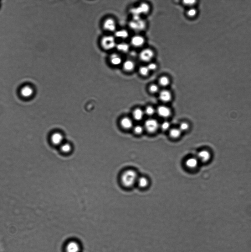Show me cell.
<instances>
[{
	"label": "cell",
	"mask_w": 251,
	"mask_h": 252,
	"mask_svg": "<svg viewBox=\"0 0 251 252\" xmlns=\"http://www.w3.org/2000/svg\"><path fill=\"white\" fill-rule=\"evenodd\" d=\"M170 127V124L168 121H165L163 122L161 125V127L163 131H166L168 130Z\"/></svg>",
	"instance_id": "cell-29"
},
{
	"label": "cell",
	"mask_w": 251,
	"mask_h": 252,
	"mask_svg": "<svg viewBox=\"0 0 251 252\" xmlns=\"http://www.w3.org/2000/svg\"><path fill=\"white\" fill-rule=\"evenodd\" d=\"M157 112L160 116L164 118H167L170 116L171 110L168 107L161 106L158 107L157 110Z\"/></svg>",
	"instance_id": "cell-10"
},
{
	"label": "cell",
	"mask_w": 251,
	"mask_h": 252,
	"mask_svg": "<svg viewBox=\"0 0 251 252\" xmlns=\"http://www.w3.org/2000/svg\"><path fill=\"white\" fill-rule=\"evenodd\" d=\"M159 82L160 85L163 86V87H166L168 86L169 83H170V81L168 77L166 76H163L161 77Z\"/></svg>",
	"instance_id": "cell-24"
},
{
	"label": "cell",
	"mask_w": 251,
	"mask_h": 252,
	"mask_svg": "<svg viewBox=\"0 0 251 252\" xmlns=\"http://www.w3.org/2000/svg\"><path fill=\"white\" fill-rule=\"evenodd\" d=\"M134 131L136 134H141L143 133L144 129L143 127L141 126L138 125L135 127Z\"/></svg>",
	"instance_id": "cell-28"
},
{
	"label": "cell",
	"mask_w": 251,
	"mask_h": 252,
	"mask_svg": "<svg viewBox=\"0 0 251 252\" xmlns=\"http://www.w3.org/2000/svg\"><path fill=\"white\" fill-rule=\"evenodd\" d=\"M154 52L152 50L149 49H145L142 51L140 54V58L143 62H150L153 58Z\"/></svg>",
	"instance_id": "cell-5"
},
{
	"label": "cell",
	"mask_w": 251,
	"mask_h": 252,
	"mask_svg": "<svg viewBox=\"0 0 251 252\" xmlns=\"http://www.w3.org/2000/svg\"><path fill=\"white\" fill-rule=\"evenodd\" d=\"M60 150L62 154H70L72 151V147L69 143L64 142L60 146Z\"/></svg>",
	"instance_id": "cell-14"
},
{
	"label": "cell",
	"mask_w": 251,
	"mask_h": 252,
	"mask_svg": "<svg viewBox=\"0 0 251 252\" xmlns=\"http://www.w3.org/2000/svg\"><path fill=\"white\" fill-rule=\"evenodd\" d=\"M144 115L143 111L140 109H136L133 112V116L136 120L139 121L143 119Z\"/></svg>",
	"instance_id": "cell-20"
},
{
	"label": "cell",
	"mask_w": 251,
	"mask_h": 252,
	"mask_svg": "<svg viewBox=\"0 0 251 252\" xmlns=\"http://www.w3.org/2000/svg\"><path fill=\"white\" fill-rule=\"evenodd\" d=\"M110 63L114 66H118L120 65L122 62V58L119 54L114 53L110 56Z\"/></svg>",
	"instance_id": "cell-16"
},
{
	"label": "cell",
	"mask_w": 251,
	"mask_h": 252,
	"mask_svg": "<svg viewBox=\"0 0 251 252\" xmlns=\"http://www.w3.org/2000/svg\"><path fill=\"white\" fill-rule=\"evenodd\" d=\"M137 8L140 13H147L149 11L150 9L149 6L146 3H141L139 7Z\"/></svg>",
	"instance_id": "cell-23"
},
{
	"label": "cell",
	"mask_w": 251,
	"mask_h": 252,
	"mask_svg": "<svg viewBox=\"0 0 251 252\" xmlns=\"http://www.w3.org/2000/svg\"><path fill=\"white\" fill-rule=\"evenodd\" d=\"M196 13V10L195 9H193V8L189 9L187 12V15L190 17H193L195 16Z\"/></svg>",
	"instance_id": "cell-30"
},
{
	"label": "cell",
	"mask_w": 251,
	"mask_h": 252,
	"mask_svg": "<svg viewBox=\"0 0 251 252\" xmlns=\"http://www.w3.org/2000/svg\"><path fill=\"white\" fill-rule=\"evenodd\" d=\"M185 164L186 167L188 169L194 170L197 169L199 166V161L197 158L191 157L187 159Z\"/></svg>",
	"instance_id": "cell-8"
},
{
	"label": "cell",
	"mask_w": 251,
	"mask_h": 252,
	"mask_svg": "<svg viewBox=\"0 0 251 252\" xmlns=\"http://www.w3.org/2000/svg\"><path fill=\"white\" fill-rule=\"evenodd\" d=\"M147 67L149 71H154L156 70L157 68L156 65L154 63L149 64L148 65Z\"/></svg>",
	"instance_id": "cell-32"
},
{
	"label": "cell",
	"mask_w": 251,
	"mask_h": 252,
	"mask_svg": "<svg viewBox=\"0 0 251 252\" xmlns=\"http://www.w3.org/2000/svg\"><path fill=\"white\" fill-rule=\"evenodd\" d=\"M160 99L164 102L170 101L172 99V94L170 92L167 90H163L160 92Z\"/></svg>",
	"instance_id": "cell-17"
},
{
	"label": "cell",
	"mask_w": 251,
	"mask_h": 252,
	"mask_svg": "<svg viewBox=\"0 0 251 252\" xmlns=\"http://www.w3.org/2000/svg\"><path fill=\"white\" fill-rule=\"evenodd\" d=\"M121 126L126 130L131 129L133 126V122L128 117H123L120 121Z\"/></svg>",
	"instance_id": "cell-13"
},
{
	"label": "cell",
	"mask_w": 251,
	"mask_h": 252,
	"mask_svg": "<svg viewBox=\"0 0 251 252\" xmlns=\"http://www.w3.org/2000/svg\"><path fill=\"white\" fill-rule=\"evenodd\" d=\"M136 184L140 188L144 189L147 187L149 185V181L148 178L145 176H139Z\"/></svg>",
	"instance_id": "cell-15"
},
{
	"label": "cell",
	"mask_w": 251,
	"mask_h": 252,
	"mask_svg": "<svg viewBox=\"0 0 251 252\" xmlns=\"http://www.w3.org/2000/svg\"><path fill=\"white\" fill-rule=\"evenodd\" d=\"M145 40L144 38L141 35H135L132 38L131 40V43L132 45L136 47H140L143 46Z\"/></svg>",
	"instance_id": "cell-12"
},
{
	"label": "cell",
	"mask_w": 251,
	"mask_h": 252,
	"mask_svg": "<svg viewBox=\"0 0 251 252\" xmlns=\"http://www.w3.org/2000/svg\"><path fill=\"white\" fill-rule=\"evenodd\" d=\"M138 177L137 173L135 170L128 169L121 172L119 176V181L121 186L129 189L136 184Z\"/></svg>",
	"instance_id": "cell-1"
},
{
	"label": "cell",
	"mask_w": 251,
	"mask_h": 252,
	"mask_svg": "<svg viewBox=\"0 0 251 252\" xmlns=\"http://www.w3.org/2000/svg\"><path fill=\"white\" fill-rule=\"evenodd\" d=\"M155 113L154 109L151 106H148L145 110V113L148 115H152Z\"/></svg>",
	"instance_id": "cell-26"
},
{
	"label": "cell",
	"mask_w": 251,
	"mask_h": 252,
	"mask_svg": "<svg viewBox=\"0 0 251 252\" xmlns=\"http://www.w3.org/2000/svg\"><path fill=\"white\" fill-rule=\"evenodd\" d=\"M101 44L102 47L106 50L113 49L116 46L115 39L112 35H106L102 37Z\"/></svg>",
	"instance_id": "cell-2"
},
{
	"label": "cell",
	"mask_w": 251,
	"mask_h": 252,
	"mask_svg": "<svg viewBox=\"0 0 251 252\" xmlns=\"http://www.w3.org/2000/svg\"><path fill=\"white\" fill-rule=\"evenodd\" d=\"M189 128V125L187 123L183 122L180 125L179 129L181 130V131H187Z\"/></svg>",
	"instance_id": "cell-27"
},
{
	"label": "cell",
	"mask_w": 251,
	"mask_h": 252,
	"mask_svg": "<svg viewBox=\"0 0 251 252\" xmlns=\"http://www.w3.org/2000/svg\"><path fill=\"white\" fill-rule=\"evenodd\" d=\"M183 3L184 5L187 6H192L193 5L195 4L196 3V1H193V0H192V1H188V0H185V1H184L183 2Z\"/></svg>",
	"instance_id": "cell-33"
},
{
	"label": "cell",
	"mask_w": 251,
	"mask_h": 252,
	"mask_svg": "<svg viewBox=\"0 0 251 252\" xmlns=\"http://www.w3.org/2000/svg\"><path fill=\"white\" fill-rule=\"evenodd\" d=\"M149 71L147 67L142 66L139 69V72L142 76H147L149 73Z\"/></svg>",
	"instance_id": "cell-25"
},
{
	"label": "cell",
	"mask_w": 251,
	"mask_h": 252,
	"mask_svg": "<svg viewBox=\"0 0 251 252\" xmlns=\"http://www.w3.org/2000/svg\"><path fill=\"white\" fill-rule=\"evenodd\" d=\"M181 131L179 129H173L169 132L171 137L173 138H177L180 136Z\"/></svg>",
	"instance_id": "cell-22"
},
{
	"label": "cell",
	"mask_w": 251,
	"mask_h": 252,
	"mask_svg": "<svg viewBox=\"0 0 251 252\" xmlns=\"http://www.w3.org/2000/svg\"><path fill=\"white\" fill-rule=\"evenodd\" d=\"M103 26L105 30L113 32L115 31L116 28L115 21L112 18L106 19L104 20Z\"/></svg>",
	"instance_id": "cell-6"
},
{
	"label": "cell",
	"mask_w": 251,
	"mask_h": 252,
	"mask_svg": "<svg viewBox=\"0 0 251 252\" xmlns=\"http://www.w3.org/2000/svg\"><path fill=\"white\" fill-rule=\"evenodd\" d=\"M211 155L208 151L203 150L201 151L198 154V160L202 163H207L210 160Z\"/></svg>",
	"instance_id": "cell-9"
},
{
	"label": "cell",
	"mask_w": 251,
	"mask_h": 252,
	"mask_svg": "<svg viewBox=\"0 0 251 252\" xmlns=\"http://www.w3.org/2000/svg\"><path fill=\"white\" fill-rule=\"evenodd\" d=\"M159 127L157 121L154 119H150L146 121L145 127L147 131L150 133H153L158 130Z\"/></svg>",
	"instance_id": "cell-4"
},
{
	"label": "cell",
	"mask_w": 251,
	"mask_h": 252,
	"mask_svg": "<svg viewBox=\"0 0 251 252\" xmlns=\"http://www.w3.org/2000/svg\"><path fill=\"white\" fill-rule=\"evenodd\" d=\"M116 48L119 51L125 53L129 51V46L127 43H121L116 45Z\"/></svg>",
	"instance_id": "cell-21"
},
{
	"label": "cell",
	"mask_w": 251,
	"mask_h": 252,
	"mask_svg": "<svg viewBox=\"0 0 251 252\" xmlns=\"http://www.w3.org/2000/svg\"><path fill=\"white\" fill-rule=\"evenodd\" d=\"M64 136L60 132H55L51 136V142L54 145L60 146L64 142Z\"/></svg>",
	"instance_id": "cell-7"
},
{
	"label": "cell",
	"mask_w": 251,
	"mask_h": 252,
	"mask_svg": "<svg viewBox=\"0 0 251 252\" xmlns=\"http://www.w3.org/2000/svg\"><path fill=\"white\" fill-rule=\"evenodd\" d=\"M115 35L118 39H125L129 36V34L127 31L124 29L118 30L115 33Z\"/></svg>",
	"instance_id": "cell-19"
},
{
	"label": "cell",
	"mask_w": 251,
	"mask_h": 252,
	"mask_svg": "<svg viewBox=\"0 0 251 252\" xmlns=\"http://www.w3.org/2000/svg\"><path fill=\"white\" fill-rule=\"evenodd\" d=\"M123 68L127 72H130L134 70L135 65L134 63L131 60L126 61L123 64Z\"/></svg>",
	"instance_id": "cell-18"
},
{
	"label": "cell",
	"mask_w": 251,
	"mask_h": 252,
	"mask_svg": "<svg viewBox=\"0 0 251 252\" xmlns=\"http://www.w3.org/2000/svg\"><path fill=\"white\" fill-rule=\"evenodd\" d=\"M150 91L152 93H155L158 92L159 90V87L157 85L153 84L150 86Z\"/></svg>",
	"instance_id": "cell-31"
},
{
	"label": "cell",
	"mask_w": 251,
	"mask_h": 252,
	"mask_svg": "<svg viewBox=\"0 0 251 252\" xmlns=\"http://www.w3.org/2000/svg\"><path fill=\"white\" fill-rule=\"evenodd\" d=\"M81 245L76 240L69 241L65 246V252H80Z\"/></svg>",
	"instance_id": "cell-3"
},
{
	"label": "cell",
	"mask_w": 251,
	"mask_h": 252,
	"mask_svg": "<svg viewBox=\"0 0 251 252\" xmlns=\"http://www.w3.org/2000/svg\"><path fill=\"white\" fill-rule=\"evenodd\" d=\"M34 90L30 86H25L23 87L20 91V94L23 97L30 98L34 94Z\"/></svg>",
	"instance_id": "cell-11"
}]
</instances>
